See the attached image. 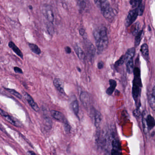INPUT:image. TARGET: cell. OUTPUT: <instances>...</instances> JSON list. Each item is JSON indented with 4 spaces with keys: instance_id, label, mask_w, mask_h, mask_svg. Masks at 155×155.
I'll use <instances>...</instances> for the list:
<instances>
[{
    "instance_id": "6da1fadb",
    "label": "cell",
    "mask_w": 155,
    "mask_h": 155,
    "mask_svg": "<svg viewBox=\"0 0 155 155\" xmlns=\"http://www.w3.org/2000/svg\"><path fill=\"white\" fill-rule=\"evenodd\" d=\"M93 34L95 40L97 53H102L107 48L108 45L107 28L105 26L98 27L94 31Z\"/></svg>"
},
{
    "instance_id": "7a4b0ae2",
    "label": "cell",
    "mask_w": 155,
    "mask_h": 155,
    "mask_svg": "<svg viewBox=\"0 0 155 155\" xmlns=\"http://www.w3.org/2000/svg\"><path fill=\"white\" fill-rule=\"evenodd\" d=\"M133 73H134V77L133 81V86H132V97L137 104V109H139L141 106L140 97L141 95V89L142 87L140 69L138 67H135L134 68Z\"/></svg>"
},
{
    "instance_id": "3957f363",
    "label": "cell",
    "mask_w": 155,
    "mask_h": 155,
    "mask_svg": "<svg viewBox=\"0 0 155 155\" xmlns=\"http://www.w3.org/2000/svg\"><path fill=\"white\" fill-rule=\"evenodd\" d=\"M95 4L100 8L103 16L107 19L111 20L115 16V12L111 7L109 1L106 0H96L94 1Z\"/></svg>"
},
{
    "instance_id": "277c9868",
    "label": "cell",
    "mask_w": 155,
    "mask_h": 155,
    "mask_svg": "<svg viewBox=\"0 0 155 155\" xmlns=\"http://www.w3.org/2000/svg\"><path fill=\"white\" fill-rule=\"evenodd\" d=\"M142 125L145 133H146L148 130H151L154 128L155 126V119L151 115L146 116V112L144 111L142 115Z\"/></svg>"
},
{
    "instance_id": "5b68a950",
    "label": "cell",
    "mask_w": 155,
    "mask_h": 155,
    "mask_svg": "<svg viewBox=\"0 0 155 155\" xmlns=\"http://www.w3.org/2000/svg\"><path fill=\"white\" fill-rule=\"evenodd\" d=\"M41 10L48 21L51 23H53L54 15L51 6L48 4H44L41 6Z\"/></svg>"
},
{
    "instance_id": "8992f818",
    "label": "cell",
    "mask_w": 155,
    "mask_h": 155,
    "mask_svg": "<svg viewBox=\"0 0 155 155\" xmlns=\"http://www.w3.org/2000/svg\"><path fill=\"white\" fill-rule=\"evenodd\" d=\"M138 11L137 9L135 8L130 11L128 13L126 20V26L127 27L131 26L136 20L138 16Z\"/></svg>"
},
{
    "instance_id": "52a82bcc",
    "label": "cell",
    "mask_w": 155,
    "mask_h": 155,
    "mask_svg": "<svg viewBox=\"0 0 155 155\" xmlns=\"http://www.w3.org/2000/svg\"><path fill=\"white\" fill-rule=\"evenodd\" d=\"M0 114L4 117V119L6 120L8 122L12 124L14 126L20 127L21 126V124L18 122L17 120H16L13 117L9 115L8 113L3 111L1 108H0Z\"/></svg>"
},
{
    "instance_id": "ba28073f",
    "label": "cell",
    "mask_w": 155,
    "mask_h": 155,
    "mask_svg": "<svg viewBox=\"0 0 155 155\" xmlns=\"http://www.w3.org/2000/svg\"><path fill=\"white\" fill-rule=\"evenodd\" d=\"M51 116L54 118L55 120L61 122L65 124H68V121L65 118V117L62 112L55 110H51L50 112Z\"/></svg>"
},
{
    "instance_id": "9c48e42d",
    "label": "cell",
    "mask_w": 155,
    "mask_h": 155,
    "mask_svg": "<svg viewBox=\"0 0 155 155\" xmlns=\"http://www.w3.org/2000/svg\"><path fill=\"white\" fill-rule=\"evenodd\" d=\"M23 95L32 109L35 112H38L39 111V107L37 103L35 102L33 99L32 98V97L26 92H23Z\"/></svg>"
},
{
    "instance_id": "30bf717a",
    "label": "cell",
    "mask_w": 155,
    "mask_h": 155,
    "mask_svg": "<svg viewBox=\"0 0 155 155\" xmlns=\"http://www.w3.org/2000/svg\"><path fill=\"white\" fill-rule=\"evenodd\" d=\"M54 86H55L56 89L63 94H65L64 91V83L63 81L60 79L56 78L53 81Z\"/></svg>"
},
{
    "instance_id": "8fae6325",
    "label": "cell",
    "mask_w": 155,
    "mask_h": 155,
    "mask_svg": "<svg viewBox=\"0 0 155 155\" xmlns=\"http://www.w3.org/2000/svg\"><path fill=\"white\" fill-rule=\"evenodd\" d=\"M87 44L86 48H87V56L89 58L92 59L95 56L96 48L91 43L88 42Z\"/></svg>"
},
{
    "instance_id": "7c38bea8",
    "label": "cell",
    "mask_w": 155,
    "mask_h": 155,
    "mask_svg": "<svg viewBox=\"0 0 155 155\" xmlns=\"http://www.w3.org/2000/svg\"><path fill=\"white\" fill-rule=\"evenodd\" d=\"M74 50L79 59L84 61L86 58V55L82 49L78 45H75L74 46Z\"/></svg>"
},
{
    "instance_id": "4fadbf2b",
    "label": "cell",
    "mask_w": 155,
    "mask_h": 155,
    "mask_svg": "<svg viewBox=\"0 0 155 155\" xmlns=\"http://www.w3.org/2000/svg\"><path fill=\"white\" fill-rule=\"evenodd\" d=\"M80 100L85 107H87L90 102V97L88 93L86 92H83L80 95Z\"/></svg>"
},
{
    "instance_id": "5bb4252c",
    "label": "cell",
    "mask_w": 155,
    "mask_h": 155,
    "mask_svg": "<svg viewBox=\"0 0 155 155\" xmlns=\"http://www.w3.org/2000/svg\"><path fill=\"white\" fill-rule=\"evenodd\" d=\"M8 46L11 49L13 50L14 53H15L18 56H19L21 58L23 59V55L19 48L16 46V45L14 43V42L12 41H10L8 43Z\"/></svg>"
},
{
    "instance_id": "9a60e30c",
    "label": "cell",
    "mask_w": 155,
    "mask_h": 155,
    "mask_svg": "<svg viewBox=\"0 0 155 155\" xmlns=\"http://www.w3.org/2000/svg\"><path fill=\"white\" fill-rule=\"evenodd\" d=\"M140 51L143 58L146 60L148 61L149 58V49H148V46L147 44H143L141 45V49H140Z\"/></svg>"
},
{
    "instance_id": "2e32d148",
    "label": "cell",
    "mask_w": 155,
    "mask_h": 155,
    "mask_svg": "<svg viewBox=\"0 0 155 155\" xmlns=\"http://www.w3.org/2000/svg\"><path fill=\"white\" fill-rule=\"evenodd\" d=\"M110 87L107 89L106 93L108 95H111L112 94L113 92L115 91L116 87H117V82L113 79H110L109 81Z\"/></svg>"
},
{
    "instance_id": "e0dca14e",
    "label": "cell",
    "mask_w": 155,
    "mask_h": 155,
    "mask_svg": "<svg viewBox=\"0 0 155 155\" xmlns=\"http://www.w3.org/2000/svg\"><path fill=\"white\" fill-rule=\"evenodd\" d=\"M94 122L95 126L98 127L100 126V123L102 120V115L100 112L97 111H95L94 112Z\"/></svg>"
},
{
    "instance_id": "ac0fdd59",
    "label": "cell",
    "mask_w": 155,
    "mask_h": 155,
    "mask_svg": "<svg viewBox=\"0 0 155 155\" xmlns=\"http://www.w3.org/2000/svg\"><path fill=\"white\" fill-rule=\"evenodd\" d=\"M125 62H126L127 72L129 74L132 73L134 70V63H133V58L130 59Z\"/></svg>"
},
{
    "instance_id": "d6986e66",
    "label": "cell",
    "mask_w": 155,
    "mask_h": 155,
    "mask_svg": "<svg viewBox=\"0 0 155 155\" xmlns=\"http://www.w3.org/2000/svg\"><path fill=\"white\" fill-rule=\"evenodd\" d=\"M136 53V49L134 48L128 49L125 55V62L130 59L133 58Z\"/></svg>"
},
{
    "instance_id": "ffe728a7",
    "label": "cell",
    "mask_w": 155,
    "mask_h": 155,
    "mask_svg": "<svg viewBox=\"0 0 155 155\" xmlns=\"http://www.w3.org/2000/svg\"><path fill=\"white\" fill-rule=\"evenodd\" d=\"M28 45L31 50L36 54L39 55L41 53V50L38 46L33 43H29Z\"/></svg>"
},
{
    "instance_id": "44dd1931",
    "label": "cell",
    "mask_w": 155,
    "mask_h": 155,
    "mask_svg": "<svg viewBox=\"0 0 155 155\" xmlns=\"http://www.w3.org/2000/svg\"><path fill=\"white\" fill-rule=\"evenodd\" d=\"M155 95L152 93L148 95V96L149 105L153 111H155Z\"/></svg>"
},
{
    "instance_id": "7402d4cb",
    "label": "cell",
    "mask_w": 155,
    "mask_h": 155,
    "mask_svg": "<svg viewBox=\"0 0 155 155\" xmlns=\"http://www.w3.org/2000/svg\"><path fill=\"white\" fill-rule=\"evenodd\" d=\"M142 35H143V30L140 31L136 34L135 41V45L136 46H138L140 44L141 40L142 39Z\"/></svg>"
},
{
    "instance_id": "603a6c76",
    "label": "cell",
    "mask_w": 155,
    "mask_h": 155,
    "mask_svg": "<svg viewBox=\"0 0 155 155\" xmlns=\"http://www.w3.org/2000/svg\"><path fill=\"white\" fill-rule=\"evenodd\" d=\"M71 106H72V109L75 115L78 116L79 113V104L77 100H75L73 101L71 103Z\"/></svg>"
},
{
    "instance_id": "cb8c5ba5",
    "label": "cell",
    "mask_w": 155,
    "mask_h": 155,
    "mask_svg": "<svg viewBox=\"0 0 155 155\" xmlns=\"http://www.w3.org/2000/svg\"><path fill=\"white\" fill-rule=\"evenodd\" d=\"M4 89H6L7 92H9L13 96H15L18 98L20 99H21L22 98V95L20 93L16 91L15 90H14L12 89L6 88H4Z\"/></svg>"
},
{
    "instance_id": "d4e9b609",
    "label": "cell",
    "mask_w": 155,
    "mask_h": 155,
    "mask_svg": "<svg viewBox=\"0 0 155 155\" xmlns=\"http://www.w3.org/2000/svg\"><path fill=\"white\" fill-rule=\"evenodd\" d=\"M77 4L80 11H83L86 7V2L85 1H78Z\"/></svg>"
},
{
    "instance_id": "484cf974",
    "label": "cell",
    "mask_w": 155,
    "mask_h": 155,
    "mask_svg": "<svg viewBox=\"0 0 155 155\" xmlns=\"http://www.w3.org/2000/svg\"><path fill=\"white\" fill-rule=\"evenodd\" d=\"M143 1L141 2L139 6L137 7V11H138V16H142L143 15V12H144V9H145V5L143 4Z\"/></svg>"
},
{
    "instance_id": "4316f807",
    "label": "cell",
    "mask_w": 155,
    "mask_h": 155,
    "mask_svg": "<svg viewBox=\"0 0 155 155\" xmlns=\"http://www.w3.org/2000/svg\"><path fill=\"white\" fill-rule=\"evenodd\" d=\"M125 62V55H122L121 56L118 60H117V62L115 63V65L117 67L123 65V63Z\"/></svg>"
},
{
    "instance_id": "83f0119b",
    "label": "cell",
    "mask_w": 155,
    "mask_h": 155,
    "mask_svg": "<svg viewBox=\"0 0 155 155\" xmlns=\"http://www.w3.org/2000/svg\"><path fill=\"white\" fill-rule=\"evenodd\" d=\"M142 2V1H136V0H132L130 1V3L132 6V8H136L139 6V4Z\"/></svg>"
},
{
    "instance_id": "f1b7e54d",
    "label": "cell",
    "mask_w": 155,
    "mask_h": 155,
    "mask_svg": "<svg viewBox=\"0 0 155 155\" xmlns=\"http://www.w3.org/2000/svg\"><path fill=\"white\" fill-rule=\"evenodd\" d=\"M111 155H120L119 147H112L111 151Z\"/></svg>"
},
{
    "instance_id": "f546056e",
    "label": "cell",
    "mask_w": 155,
    "mask_h": 155,
    "mask_svg": "<svg viewBox=\"0 0 155 155\" xmlns=\"http://www.w3.org/2000/svg\"><path fill=\"white\" fill-rule=\"evenodd\" d=\"M14 72L16 73L23 74V71L21 68L19 67H15L14 68Z\"/></svg>"
},
{
    "instance_id": "4dcf8cb0",
    "label": "cell",
    "mask_w": 155,
    "mask_h": 155,
    "mask_svg": "<svg viewBox=\"0 0 155 155\" xmlns=\"http://www.w3.org/2000/svg\"><path fill=\"white\" fill-rule=\"evenodd\" d=\"M104 64L103 62H100L98 63L97 68L99 69H102L103 68H104Z\"/></svg>"
},
{
    "instance_id": "1f68e13d",
    "label": "cell",
    "mask_w": 155,
    "mask_h": 155,
    "mask_svg": "<svg viewBox=\"0 0 155 155\" xmlns=\"http://www.w3.org/2000/svg\"><path fill=\"white\" fill-rule=\"evenodd\" d=\"M79 33L80 35L82 36H84V35L86 34L85 30L83 28H81L79 30Z\"/></svg>"
},
{
    "instance_id": "d6a6232c",
    "label": "cell",
    "mask_w": 155,
    "mask_h": 155,
    "mask_svg": "<svg viewBox=\"0 0 155 155\" xmlns=\"http://www.w3.org/2000/svg\"><path fill=\"white\" fill-rule=\"evenodd\" d=\"M65 53H67V54H70L72 52L71 49L69 46H66L65 48Z\"/></svg>"
},
{
    "instance_id": "836d02e7",
    "label": "cell",
    "mask_w": 155,
    "mask_h": 155,
    "mask_svg": "<svg viewBox=\"0 0 155 155\" xmlns=\"http://www.w3.org/2000/svg\"><path fill=\"white\" fill-rule=\"evenodd\" d=\"M65 131H67L68 132L70 130L69 125L68 124H68H65Z\"/></svg>"
},
{
    "instance_id": "e575fe53",
    "label": "cell",
    "mask_w": 155,
    "mask_h": 155,
    "mask_svg": "<svg viewBox=\"0 0 155 155\" xmlns=\"http://www.w3.org/2000/svg\"><path fill=\"white\" fill-rule=\"evenodd\" d=\"M27 155H36V154L31 151H27Z\"/></svg>"
},
{
    "instance_id": "d590c367",
    "label": "cell",
    "mask_w": 155,
    "mask_h": 155,
    "mask_svg": "<svg viewBox=\"0 0 155 155\" xmlns=\"http://www.w3.org/2000/svg\"><path fill=\"white\" fill-rule=\"evenodd\" d=\"M29 8L30 9H31V10H32V9H33V7H32V6L30 5L29 6Z\"/></svg>"
},
{
    "instance_id": "8d00e7d4",
    "label": "cell",
    "mask_w": 155,
    "mask_h": 155,
    "mask_svg": "<svg viewBox=\"0 0 155 155\" xmlns=\"http://www.w3.org/2000/svg\"><path fill=\"white\" fill-rule=\"evenodd\" d=\"M78 70H79L80 72H81V70L80 68H78Z\"/></svg>"
},
{
    "instance_id": "74e56055",
    "label": "cell",
    "mask_w": 155,
    "mask_h": 155,
    "mask_svg": "<svg viewBox=\"0 0 155 155\" xmlns=\"http://www.w3.org/2000/svg\"><path fill=\"white\" fill-rule=\"evenodd\" d=\"M1 38H0V44H1Z\"/></svg>"
}]
</instances>
